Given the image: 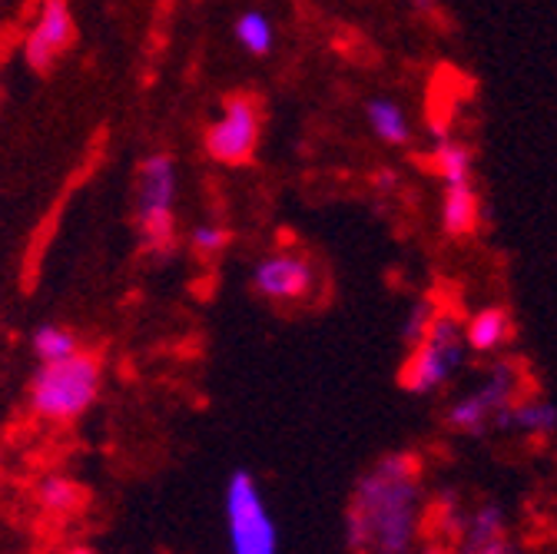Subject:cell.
<instances>
[{
	"label": "cell",
	"instance_id": "obj_16",
	"mask_svg": "<svg viewBox=\"0 0 557 554\" xmlns=\"http://www.w3.org/2000/svg\"><path fill=\"white\" fill-rule=\"evenodd\" d=\"M30 349L37 356V362H60L66 356H74L84 349L81 335L70 329V325H60V322H44L34 329L30 335Z\"/></svg>",
	"mask_w": 557,
	"mask_h": 554
},
{
	"label": "cell",
	"instance_id": "obj_8",
	"mask_svg": "<svg viewBox=\"0 0 557 554\" xmlns=\"http://www.w3.org/2000/svg\"><path fill=\"white\" fill-rule=\"evenodd\" d=\"M515 398H518V372H515V366L498 362L484 376V382L478 389H471L468 395H461L448 405L445 422L451 432L481 435L487 426H495V419Z\"/></svg>",
	"mask_w": 557,
	"mask_h": 554
},
{
	"label": "cell",
	"instance_id": "obj_18",
	"mask_svg": "<svg viewBox=\"0 0 557 554\" xmlns=\"http://www.w3.org/2000/svg\"><path fill=\"white\" fill-rule=\"evenodd\" d=\"M230 243H233V233L223 223H216V220H199L189 230V249L199 259H216V256H223Z\"/></svg>",
	"mask_w": 557,
	"mask_h": 554
},
{
	"label": "cell",
	"instance_id": "obj_22",
	"mask_svg": "<svg viewBox=\"0 0 557 554\" xmlns=\"http://www.w3.org/2000/svg\"><path fill=\"white\" fill-rule=\"evenodd\" d=\"M57 554H97L90 544H66V547H60Z\"/></svg>",
	"mask_w": 557,
	"mask_h": 554
},
{
	"label": "cell",
	"instance_id": "obj_14",
	"mask_svg": "<svg viewBox=\"0 0 557 554\" xmlns=\"http://www.w3.org/2000/svg\"><path fill=\"white\" fill-rule=\"evenodd\" d=\"M366 123L375 140H382L388 147H405L411 140V123H408L405 110L388 97H372L366 103Z\"/></svg>",
	"mask_w": 557,
	"mask_h": 554
},
{
	"label": "cell",
	"instance_id": "obj_6",
	"mask_svg": "<svg viewBox=\"0 0 557 554\" xmlns=\"http://www.w3.org/2000/svg\"><path fill=\"white\" fill-rule=\"evenodd\" d=\"M262 136V103L249 94H233L223 100L220 116L206 126L202 150L220 167L252 163Z\"/></svg>",
	"mask_w": 557,
	"mask_h": 554
},
{
	"label": "cell",
	"instance_id": "obj_3",
	"mask_svg": "<svg viewBox=\"0 0 557 554\" xmlns=\"http://www.w3.org/2000/svg\"><path fill=\"white\" fill-rule=\"evenodd\" d=\"M180 170L170 153H150L136 167V233L147 253L170 256L176 246Z\"/></svg>",
	"mask_w": 557,
	"mask_h": 554
},
{
	"label": "cell",
	"instance_id": "obj_21",
	"mask_svg": "<svg viewBox=\"0 0 557 554\" xmlns=\"http://www.w3.org/2000/svg\"><path fill=\"white\" fill-rule=\"evenodd\" d=\"M414 554H455V547H448L442 541H422L414 547Z\"/></svg>",
	"mask_w": 557,
	"mask_h": 554
},
{
	"label": "cell",
	"instance_id": "obj_7",
	"mask_svg": "<svg viewBox=\"0 0 557 554\" xmlns=\"http://www.w3.org/2000/svg\"><path fill=\"white\" fill-rule=\"evenodd\" d=\"M249 286L259 299L275 306H296L315 296L319 272L309 256L296 249H272L252 262Z\"/></svg>",
	"mask_w": 557,
	"mask_h": 554
},
{
	"label": "cell",
	"instance_id": "obj_20",
	"mask_svg": "<svg viewBox=\"0 0 557 554\" xmlns=\"http://www.w3.org/2000/svg\"><path fill=\"white\" fill-rule=\"evenodd\" d=\"M375 186H379L382 193H392V189L398 186V173H395V170H379V173H375Z\"/></svg>",
	"mask_w": 557,
	"mask_h": 554
},
{
	"label": "cell",
	"instance_id": "obj_4",
	"mask_svg": "<svg viewBox=\"0 0 557 554\" xmlns=\"http://www.w3.org/2000/svg\"><path fill=\"white\" fill-rule=\"evenodd\" d=\"M465 362H468L465 325L455 312L438 309L425 338L408 349L398 369V385L411 395H435L461 372Z\"/></svg>",
	"mask_w": 557,
	"mask_h": 554
},
{
	"label": "cell",
	"instance_id": "obj_12",
	"mask_svg": "<svg viewBox=\"0 0 557 554\" xmlns=\"http://www.w3.org/2000/svg\"><path fill=\"white\" fill-rule=\"evenodd\" d=\"M37 508L50 518H74L87 508V492L77 478H70L63 471H53L47 478H40L37 484Z\"/></svg>",
	"mask_w": 557,
	"mask_h": 554
},
{
	"label": "cell",
	"instance_id": "obj_5",
	"mask_svg": "<svg viewBox=\"0 0 557 554\" xmlns=\"http://www.w3.org/2000/svg\"><path fill=\"white\" fill-rule=\"evenodd\" d=\"M230 554H278V525L262 495V484L249 468H236L223 492Z\"/></svg>",
	"mask_w": 557,
	"mask_h": 554
},
{
	"label": "cell",
	"instance_id": "obj_13",
	"mask_svg": "<svg viewBox=\"0 0 557 554\" xmlns=\"http://www.w3.org/2000/svg\"><path fill=\"white\" fill-rule=\"evenodd\" d=\"M495 426L505 429V432H521V435L541 439V435L557 432V408L550 402H544V398L511 402L495 419Z\"/></svg>",
	"mask_w": 557,
	"mask_h": 554
},
{
	"label": "cell",
	"instance_id": "obj_11",
	"mask_svg": "<svg viewBox=\"0 0 557 554\" xmlns=\"http://www.w3.org/2000/svg\"><path fill=\"white\" fill-rule=\"evenodd\" d=\"M515 325H511V312L502 306H484L478 309L468 325H465V342H468V353L487 356V353H498L511 342Z\"/></svg>",
	"mask_w": 557,
	"mask_h": 554
},
{
	"label": "cell",
	"instance_id": "obj_9",
	"mask_svg": "<svg viewBox=\"0 0 557 554\" xmlns=\"http://www.w3.org/2000/svg\"><path fill=\"white\" fill-rule=\"evenodd\" d=\"M77 40V21L66 0H40L24 40V63L34 74H50Z\"/></svg>",
	"mask_w": 557,
	"mask_h": 554
},
{
	"label": "cell",
	"instance_id": "obj_15",
	"mask_svg": "<svg viewBox=\"0 0 557 554\" xmlns=\"http://www.w3.org/2000/svg\"><path fill=\"white\" fill-rule=\"evenodd\" d=\"M432 173L445 183V186H458V183H468L474 180V153L451 140V136H438V144L432 150Z\"/></svg>",
	"mask_w": 557,
	"mask_h": 554
},
{
	"label": "cell",
	"instance_id": "obj_19",
	"mask_svg": "<svg viewBox=\"0 0 557 554\" xmlns=\"http://www.w3.org/2000/svg\"><path fill=\"white\" fill-rule=\"evenodd\" d=\"M435 312H438V303H435V299H418V303H411V309H408V316H405V322H401V342L408 345V349L425 338V332H429Z\"/></svg>",
	"mask_w": 557,
	"mask_h": 554
},
{
	"label": "cell",
	"instance_id": "obj_17",
	"mask_svg": "<svg viewBox=\"0 0 557 554\" xmlns=\"http://www.w3.org/2000/svg\"><path fill=\"white\" fill-rule=\"evenodd\" d=\"M233 37L236 44L249 53V57H269L272 47H275V27H272V17L249 8L243 11L236 21H233Z\"/></svg>",
	"mask_w": 557,
	"mask_h": 554
},
{
	"label": "cell",
	"instance_id": "obj_10",
	"mask_svg": "<svg viewBox=\"0 0 557 554\" xmlns=\"http://www.w3.org/2000/svg\"><path fill=\"white\" fill-rule=\"evenodd\" d=\"M481 223V196L474 180L458 183V186H445L442 196V230L451 239H465L478 230Z\"/></svg>",
	"mask_w": 557,
	"mask_h": 554
},
{
	"label": "cell",
	"instance_id": "obj_1",
	"mask_svg": "<svg viewBox=\"0 0 557 554\" xmlns=\"http://www.w3.org/2000/svg\"><path fill=\"white\" fill-rule=\"evenodd\" d=\"M429 505L422 468L408 452L372 461L345 508V544L352 554H414Z\"/></svg>",
	"mask_w": 557,
	"mask_h": 554
},
{
	"label": "cell",
	"instance_id": "obj_2",
	"mask_svg": "<svg viewBox=\"0 0 557 554\" xmlns=\"http://www.w3.org/2000/svg\"><path fill=\"white\" fill-rule=\"evenodd\" d=\"M103 395V362L97 353H74L60 362H40L27 382V408L44 426H74Z\"/></svg>",
	"mask_w": 557,
	"mask_h": 554
}]
</instances>
